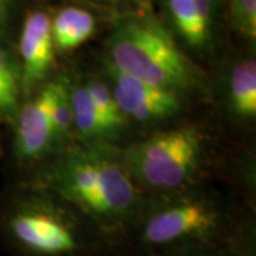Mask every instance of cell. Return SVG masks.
<instances>
[{"mask_svg": "<svg viewBox=\"0 0 256 256\" xmlns=\"http://www.w3.org/2000/svg\"><path fill=\"white\" fill-rule=\"evenodd\" d=\"M205 246L234 248L256 256L255 222L250 210L200 182L146 194L122 249L134 256H161Z\"/></svg>", "mask_w": 256, "mask_h": 256, "instance_id": "6da1fadb", "label": "cell"}, {"mask_svg": "<svg viewBox=\"0 0 256 256\" xmlns=\"http://www.w3.org/2000/svg\"><path fill=\"white\" fill-rule=\"evenodd\" d=\"M42 161L28 182L72 204L114 246L122 249L146 192L126 171L118 146L74 137Z\"/></svg>", "mask_w": 256, "mask_h": 256, "instance_id": "7a4b0ae2", "label": "cell"}, {"mask_svg": "<svg viewBox=\"0 0 256 256\" xmlns=\"http://www.w3.org/2000/svg\"><path fill=\"white\" fill-rule=\"evenodd\" d=\"M0 238L12 256H108L118 250L72 204L28 181L3 195Z\"/></svg>", "mask_w": 256, "mask_h": 256, "instance_id": "3957f363", "label": "cell"}, {"mask_svg": "<svg viewBox=\"0 0 256 256\" xmlns=\"http://www.w3.org/2000/svg\"><path fill=\"white\" fill-rule=\"evenodd\" d=\"M104 58L124 73L186 98L210 96L204 68L185 53L164 22L148 10L116 20Z\"/></svg>", "mask_w": 256, "mask_h": 256, "instance_id": "277c9868", "label": "cell"}, {"mask_svg": "<svg viewBox=\"0 0 256 256\" xmlns=\"http://www.w3.org/2000/svg\"><path fill=\"white\" fill-rule=\"evenodd\" d=\"M208 136L194 124H180L120 148L131 180L146 194L182 190L204 182Z\"/></svg>", "mask_w": 256, "mask_h": 256, "instance_id": "5b68a950", "label": "cell"}, {"mask_svg": "<svg viewBox=\"0 0 256 256\" xmlns=\"http://www.w3.org/2000/svg\"><path fill=\"white\" fill-rule=\"evenodd\" d=\"M101 76L108 84L127 124L132 122L148 127L164 124L180 116L186 107V97L124 73L104 57Z\"/></svg>", "mask_w": 256, "mask_h": 256, "instance_id": "8992f818", "label": "cell"}, {"mask_svg": "<svg viewBox=\"0 0 256 256\" xmlns=\"http://www.w3.org/2000/svg\"><path fill=\"white\" fill-rule=\"evenodd\" d=\"M54 80L42 84L14 116L13 154L20 162H37L52 152L50 110Z\"/></svg>", "mask_w": 256, "mask_h": 256, "instance_id": "52a82bcc", "label": "cell"}, {"mask_svg": "<svg viewBox=\"0 0 256 256\" xmlns=\"http://www.w3.org/2000/svg\"><path fill=\"white\" fill-rule=\"evenodd\" d=\"M54 44L52 38L50 16L30 12L18 38V64L22 72V92L30 96L50 76L54 66Z\"/></svg>", "mask_w": 256, "mask_h": 256, "instance_id": "ba28073f", "label": "cell"}, {"mask_svg": "<svg viewBox=\"0 0 256 256\" xmlns=\"http://www.w3.org/2000/svg\"><path fill=\"white\" fill-rule=\"evenodd\" d=\"M164 8L165 26L186 54L195 60L215 52L216 28L202 16L195 0H164Z\"/></svg>", "mask_w": 256, "mask_h": 256, "instance_id": "9c48e42d", "label": "cell"}, {"mask_svg": "<svg viewBox=\"0 0 256 256\" xmlns=\"http://www.w3.org/2000/svg\"><path fill=\"white\" fill-rule=\"evenodd\" d=\"M220 102L230 117L240 122L256 118V60L238 57L220 72L218 90Z\"/></svg>", "mask_w": 256, "mask_h": 256, "instance_id": "30bf717a", "label": "cell"}, {"mask_svg": "<svg viewBox=\"0 0 256 256\" xmlns=\"http://www.w3.org/2000/svg\"><path fill=\"white\" fill-rule=\"evenodd\" d=\"M70 97L73 108L74 137L92 142H106L116 146L117 141L106 126L104 120L101 118L84 78H70Z\"/></svg>", "mask_w": 256, "mask_h": 256, "instance_id": "8fae6325", "label": "cell"}, {"mask_svg": "<svg viewBox=\"0 0 256 256\" xmlns=\"http://www.w3.org/2000/svg\"><path fill=\"white\" fill-rule=\"evenodd\" d=\"M50 28L56 52L68 53L94 36L97 23L88 10L67 6L50 18Z\"/></svg>", "mask_w": 256, "mask_h": 256, "instance_id": "7c38bea8", "label": "cell"}, {"mask_svg": "<svg viewBox=\"0 0 256 256\" xmlns=\"http://www.w3.org/2000/svg\"><path fill=\"white\" fill-rule=\"evenodd\" d=\"M52 151L73 138V108L70 97V78L60 76L54 78V96L50 110Z\"/></svg>", "mask_w": 256, "mask_h": 256, "instance_id": "4fadbf2b", "label": "cell"}, {"mask_svg": "<svg viewBox=\"0 0 256 256\" xmlns=\"http://www.w3.org/2000/svg\"><path fill=\"white\" fill-rule=\"evenodd\" d=\"M82 78L90 92V96H92L97 110L100 112L101 118L104 120L106 126L108 127L111 134L114 136L116 141H118V138L122 136L128 124L122 117V114L120 112L118 106L111 94L108 84L104 80L102 76H88V77H82Z\"/></svg>", "mask_w": 256, "mask_h": 256, "instance_id": "5bb4252c", "label": "cell"}, {"mask_svg": "<svg viewBox=\"0 0 256 256\" xmlns=\"http://www.w3.org/2000/svg\"><path fill=\"white\" fill-rule=\"evenodd\" d=\"M229 18L232 28L239 36L255 44L256 42V0H230Z\"/></svg>", "mask_w": 256, "mask_h": 256, "instance_id": "9a60e30c", "label": "cell"}, {"mask_svg": "<svg viewBox=\"0 0 256 256\" xmlns=\"http://www.w3.org/2000/svg\"><path fill=\"white\" fill-rule=\"evenodd\" d=\"M20 86L0 78V110L3 116L14 118L20 107Z\"/></svg>", "mask_w": 256, "mask_h": 256, "instance_id": "2e32d148", "label": "cell"}, {"mask_svg": "<svg viewBox=\"0 0 256 256\" xmlns=\"http://www.w3.org/2000/svg\"><path fill=\"white\" fill-rule=\"evenodd\" d=\"M0 78L14 82L22 88V72H20L18 60L9 50L2 46H0Z\"/></svg>", "mask_w": 256, "mask_h": 256, "instance_id": "e0dca14e", "label": "cell"}, {"mask_svg": "<svg viewBox=\"0 0 256 256\" xmlns=\"http://www.w3.org/2000/svg\"><path fill=\"white\" fill-rule=\"evenodd\" d=\"M161 256H248L239 252L234 248L228 246H205V248H192L185 250H178L172 254H165Z\"/></svg>", "mask_w": 256, "mask_h": 256, "instance_id": "ac0fdd59", "label": "cell"}, {"mask_svg": "<svg viewBox=\"0 0 256 256\" xmlns=\"http://www.w3.org/2000/svg\"><path fill=\"white\" fill-rule=\"evenodd\" d=\"M10 12H12V0H0V30H2V33L8 26Z\"/></svg>", "mask_w": 256, "mask_h": 256, "instance_id": "d6986e66", "label": "cell"}, {"mask_svg": "<svg viewBox=\"0 0 256 256\" xmlns=\"http://www.w3.org/2000/svg\"><path fill=\"white\" fill-rule=\"evenodd\" d=\"M108 256H134L131 255L130 252H127V250H124V249H118V250H116V252H112V254H110Z\"/></svg>", "mask_w": 256, "mask_h": 256, "instance_id": "ffe728a7", "label": "cell"}, {"mask_svg": "<svg viewBox=\"0 0 256 256\" xmlns=\"http://www.w3.org/2000/svg\"><path fill=\"white\" fill-rule=\"evenodd\" d=\"M102 2H107L111 4H117V3H126V2H140V0H102Z\"/></svg>", "mask_w": 256, "mask_h": 256, "instance_id": "44dd1931", "label": "cell"}, {"mask_svg": "<svg viewBox=\"0 0 256 256\" xmlns=\"http://www.w3.org/2000/svg\"><path fill=\"white\" fill-rule=\"evenodd\" d=\"M2 116H3V114H2V110H0V120H2Z\"/></svg>", "mask_w": 256, "mask_h": 256, "instance_id": "7402d4cb", "label": "cell"}, {"mask_svg": "<svg viewBox=\"0 0 256 256\" xmlns=\"http://www.w3.org/2000/svg\"><path fill=\"white\" fill-rule=\"evenodd\" d=\"M0 34H2V30H0Z\"/></svg>", "mask_w": 256, "mask_h": 256, "instance_id": "603a6c76", "label": "cell"}]
</instances>
